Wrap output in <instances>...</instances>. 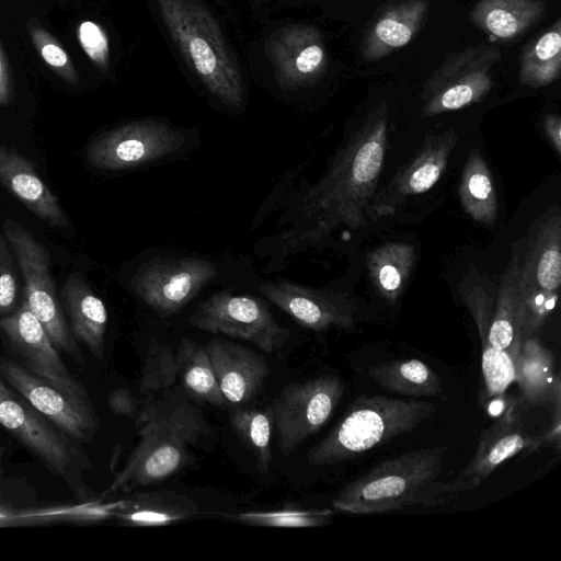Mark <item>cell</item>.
<instances>
[{
  "instance_id": "obj_25",
  "label": "cell",
  "mask_w": 561,
  "mask_h": 561,
  "mask_svg": "<svg viewBox=\"0 0 561 561\" xmlns=\"http://www.w3.org/2000/svg\"><path fill=\"white\" fill-rule=\"evenodd\" d=\"M520 278L537 286L559 290L561 284V216L550 208L537 226L525 259Z\"/></svg>"
},
{
  "instance_id": "obj_23",
  "label": "cell",
  "mask_w": 561,
  "mask_h": 561,
  "mask_svg": "<svg viewBox=\"0 0 561 561\" xmlns=\"http://www.w3.org/2000/svg\"><path fill=\"white\" fill-rule=\"evenodd\" d=\"M546 13L545 0H479L469 20L493 41L511 42L530 31Z\"/></svg>"
},
{
  "instance_id": "obj_3",
  "label": "cell",
  "mask_w": 561,
  "mask_h": 561,
  "mask_svg": "<svg viewBox=\"0 0 561 561\" xmlns=\"http://www.w3.org/2000/svg\"><path fill=\"white\" fill-rule=\"evenodd\" d=\"M447 446L426 447L383 460L345 485L333 507L351 514H380L443 502L439 478Z\"/></svg>"
},
{
  "instance_id": "obj_28",
  "label": "cell",
  "mask_w": 561,
  "mask_h": 561,
  "mask_svg": "<svg viewBox=\"0 0 561 561\" xmlns=\"http://www.w3.org/2000/svg\"><path fill=\"white\" fill-rule=\"evenodd\" d=\"M561 73V20L534 37L522 50L518 79L531 88L547 87Z\"/></svg>"
},
{
  "instance_id": "obj_20",
  "label": "cell",
  "mask_w": 561,
  "mask_h": 561,
  "mask_svg": "<svg viewBox=\"0 0 561 561\" xmlns=\"http://www.w3.org/2000/svg\"><path fill=\"white\" fill-rule=\"evenodd\" d=\"M205 348L227 403L242 404L259 394L270 374L264 356L224 339L209 341Z\"/></svg>"
},
{
  "instance_id": "obj_2",
  "label": "cell",
  "mask_w": 561,
  "mask_h": 561,
  "mask_svg": "<svg viewBox=\"0 0 561 561\" xmlns=\"http://www.w3.org/2000/svg\"><path fill=\"white\" fill-rule=\"evenodd\" d=\"M136 421L139 442L106 493L156 484L176 474L191 461L187 447L209 434L201 411L176 392L147 401Z\"/></svg>"
},
{
  "instance_id": "obj_29",
  "label": "cell",
  "mask_w": 561,
  "mask_h": 561,
  "mask_svg": "<svg viewBox=\"0 0 561 561\" xmlns=\"http://www.w3.org/2000/svg\"><path fill=\"white\" fill-rule=\"evenodd\" d=\"M415 261V249L404 242H389L368 254L370 279L378 294L394 302L402 294Z\"/></svg>"
},
{
  "instance_id": "obj_46",
  "label": "cell",
  "mask_w": 561,
  "mask_h": 561,
  "mask_svg": "<svg viewBox=\"0 0 561 561\" xmlns=\"http://www.w3.org/2000/svg\"><path fill=\"white\" fill-rule=\"evenodd\" d=\"M256 1H262V0H256Z\"/></svg>"
},
{
  "instance_id": "obj_32",
  "label": "cell",
  "mask_w": 561,
  "mask_h": 561,
  "mask_svg": "<svg viewBox=\"0 0 561 561\" xmlns=\"http://www.w3.org/2000/svg\"><path fill=\"white\" fill-rule=\"evenodd\" d=\"M459 195L465 210L477 221L492 225L497 215V201L492 175L480 151H471L463 168Z\"/></svg>"
},
{
  "instance_id": "obj_24",
  "label": "cell",
  "mask_w": 561,
  "mask_h": 561,
  "mask_svg": "<svg viewBox=\"0 0 561 561\" xmlns=\"http://www.w3.org/2000/svg\"><path fill=\"white\" fill-rule=\"evenodd\" d=\"M201 514L198 504L171 490L140 491L121 502L115 514L128 526H167L193 518Z\"/></svg>"
},
{
  "instance_id": "obj_6",
  "label": "cell",
  "mask_w": 561,
  "mask_h": 561,
  "mask_svg": "<svg viewBox=\"0 0 561 561\" xmlns=\"http://www.w3.org/2000/svg\"><path fill=\"white\" fill-rule=\"evenodd\" d=\"M0 426L64 479L78 496H89L82 479L83 470L90 467L85 455L1 376Z\"/></svg>"
},
{
  "instance_id": "obj_17",
  "label": "cell",
  "mask_w": 561,
  "mask_h": 561,
  "mask_svg": "<svg viewBox=\"0 0 561 561\" xmlns=\"http://www.w3.org/2000/svg\"><path fill=\"white\" fill-rule=\"evenodd\" d=\"M260 291L308 329L324 331L331 327L351 329L354 325L353 307L341 295L287 280L265 283Z\"/></svg>"
},
{
  "instance_id": "obj_42",
  "label": "cell",
  "mask_w": 561,
  "mask_h": 561,
  "mask_svg": "<svg viewBox=\"0 0 561 561\" xmlns=\"http://www.w3.org/2000/svg\"><path fill=\"white\" fill-rule=\"evenodd\" d=\"M545 131L558 153L561 152V118L557 114L546 115L543 118Z\"/></svg>"
},
{
  "instance_id": "obj_36",
  "label": "cell",
  "mask_w": 561,
  "mask_h": 561,
  "mask_svg": "<svg viewBox=\"0 0 561 561\" xmlns=\"http://www.w3.org/2000/svg\"><path fill=\"white\" fill-rule=\"evenodd\" d=\"M331 510H305L295 505L285 506L276 511L245 512L233 515V519L241 523L284 528H307L328 525L332 519Z\"/></svg>"
},
{
  "instance_id": "obj_21",
  "label": "cell",
  "mask_w": 561,
  "mask_h": 561,
  "mask_svg": "<svg viewBox=\"0 0 561 561\" xmlns=\"http://www.w3.org/2000/svg\"><path fill=\"white\" fill-rule=\"evenodd\" d=\"M0 184L35 216L55 228L70 222L57 196L38 176L31 160L0 145Z\"/></svg>"
},
{
  "instance_id": "obj_4",
  "label": "cell",
  "mask_w": 561,
  "mask_h": 561,
  "mask_svg": "<svg viewBox=\"0 0 561 561\" xmlns=\"http://www.w3.org/2000/svg\"><path fill=\"white\" fill-rule=\"evenodd\" d=\"M162 21L192 72L222 104L240 108L244 83L238 60L199 0H157Z\"/></svg>"
},
{
  "instance_id": "obj_33",
  "label": "cell",
  "mask_w": 561,
  "mask_h": 561,
  "mask_svg": "<svg viewBox=\"0 0 561 561\" xmlns=\"http://www.w3.org/2000/svg\"><path fill=\"white\" fill-rule=\"evenodd\" d=\"M229 424L253 453L257 469L262 473H268L272 460L273 430L271 407L267 409H238L230 414Z\"/></svg>"
},
{
  "instance_id": "obj_37",
  "label": "cell",
  "mask_w": 561,
  "mask_h": 561,
  "mask_svg": "<svg viewBox=\"0 0 561 561\" xmlns=\"http://www.w3.org/2000/svg\"><path fill=\"white\" fill-rule=\"evenodd\" d=\"M28 33L33 46L50 69L66 82L78 83L79 77L72 60L55 36L36 22L28 24Z\"/></svg>"
},
{
  "instance_id": "obj_38",
  "label": "cell",
  "mask_w": 561,
  "mask_h": 561,
  "mask_svg": "<svg viewBox=\"0 0 561 561\" xmlns=\"http://www.w3.org/2000/svg\"><path fill=\"white\" fill-rule=\"evenodd\" d=\"M77 38L95 67L106 72L110 64V45L104 28L93 21H82L77 27Z\"/></svg>"
},
{
  "instance_id": "obj_5",
  "label": "cell",
  "mask_w": 561,
  "mask_h": 561,
  "mask_svg": "<svg viewBox=\"0 0 561 561\" xmlns=\"http://www.w3.org/2000/svg\"><path fill=\"white\" fill-rule=\"evenodd\" d=\"M427 401L360 396L334 428L307 454L311 466L336 465L409 433L436 412Z\"/></svg>"
},
{
  "instance_id": "obj_44",
  "label": "cell",
  "mask_w": 561,
  "mask_h": 561,
  "mask_svg": "<svg viewBox=\"0 0 561 561\" xmlns=\"http://www.w3.org/2000/svg\"><path fill=\"white\" fill-rule=\"evenodd\" d=\"M8 526L4 522L0 520V527Z\"/></svg>"
},
{
  "instance_id": "obj_26",
  "label": "cell",
  "mask_w": 561,
  "mask_h": 561,
  "mask_svg": "<svg viewBox=\"0 0 561 561\" xmlns=\"http://www.w3.org/2000/svg\"><path fill=\"white\" fill-rule=\"evenodd\" d=\"M512 359L524 400L529 404L553 403L561 382L560 374L553 371L552 353L529 335L522 339Z\"/></svg>"
},
{
  "instance_id": "obj_19",
  "label": "cell",
  "mask_w": 561,
  "mask_h": 561,
  "mask_svg": "<svg viewBox=\"0 0 561 561\" xmlns=\"http://www.w3.org/2000/svg\"><path fill=\"white\" fill-rule=\"evenodd\" d=\"M432 0H389L378 8L359 43L364 61L380 60L407 46L428 19Z\"/></svg>"
},
{
  "instance_id": "obj_1",
  "label": "cell",
  "mask_w": 561,
  "mask_h": 561,
  "mask_svg": "<svg viewBox=\"0 0 561 561\" xmlns=\"http://www.w3.org/2000/svg\"><path fill=\"white\" fill-rule=\"evenodd\" d=\"M387 114L382 101L337 151L323 178L302 196L293 224L268 239L263 250L271 264L319 244L339 228L367 225L386 154Z\"/></svg>"
},
{
  "instance_id": "obj_43",
  "label": "cell",
  "mask_w": 561,
  "mask_h": 561,
  "mask_svg": "<svg viewBox=\"0 0 561 561\" xmlns=\"http://www.w3.org/2000/svg\"><path fill=\"white\" fill-rule=\"evenodd\" d=\"M41 513L37 512H19L0 503V520L4 522L8 526L19 523L21 519L38 518Z\"/></svg>"
},
{
  "instance_id": "obj_12",
  "label": "cell",
  "mask_w": 561,
  "mask_h": 561,
  "mask_svg": "<svg viewBox=\"0 0 561 561\" xmlns=\"http://www.w3.org/2000/svg\"><path fill=\"white\" fill-rule=\"evenodd\" d=\"M0 376L75 442L94 438L100 422L90 398L71 396L7 357H0Z\"/></svg>"
},
{
  "instance_id": "obj_16",
  "label": "cell",
  "mask_w": 561,
  "mask_h": 561,
  "mask_svg": "<svg viewBox=\"0 0 561 561\" xmlns=\"http://www.w3.org/2000/svg\"><path fill=\"white\" fill-rule=\"evenodd\" d=\"M457 140L458 135L453 129L427 136L414 158L397 172L385 190L374 196V218L393 214L408 196L432 188L444 172Z\"/></svg>"
},
{
  "instance_id": "obj_39",
  "label": "cell",
  "mask_w": 561,
  "mask_h": 561,
  "mask_svg": "<svg viewBox=\"0 0 561 561\" xmlns=\"http://www.w3.org/2000/svg\"><path fill=\"white\" fill-rule=\"evenodd\" d=\"M18 283L9 242L0 230V316L5 317L16 308Z\"/></svg>"
},
{
  "instance_id": "obj_45",
  "label": "cell",
  "mask_w": 561,
  "mask_h": 561,
  "mask_svg": "<svg viewBox=\"0 0 561 561\" xmlns=\"http://www.w3.org/2000/svg\"><path fill=\"white\" fill-rule=\"evenodd\" d=\"M2 459V449H0V461Z\"/></svg>"
},
{
  "instance_id": "obj_14",
  "label": "cell",
  "mask_w": 561,
  "mask_h": 561,
  "mask_svg": "<svg viewBox=\"0 0 561 561\" xmlns=\"http://www.w3.org/2000/svg\"><path fill=\"white\" fill-rule=\"evenodd\" d=\"M0 331L28 370L71 396L89 398L84 386L67 369L43 325L24 301L12 313L0 318Z\"/></svg>"
},
{
  "instance_id": "obj_9",
  "label": "cell",
  "mask_w": 561,
  "mask_h": 561,
  "mask_svg": "<svg viewBox=\"0 0 561 561\" xmlns=\"http://www.w3.org/2000/svg\"><path fill=\"white\" fill-rule=\"evenodd\" d=\"M345 386L336 375L288 383L271 405L280 454L288 457L317 433L339 405Z\"/></svg>"
},
{
  "instance_id": "obj_35",
  "label": "cell",
  "mask_w": 561,
  "mask_h": 561,
  "mask_svg": "<svg viewBox=\"0 0 561 561\" xmlns=\"http://www.w3.org/2000/svg\"><path fill=\"white\" fill-rule=\"evenodd\" d=\"M176 377L175 354L167 345L152 341L142 362L139 382L140 393L150 401L157 392L172 386Z\"/></svg>"
},
{
  "instance_id": "obj_40",
  "label": "cell",
  "mask_w": 561,
  "mask_h": 561,
  "mask_svg": "<svg viewBox=\"0 0 561 561\" xmlns=\"http://www.w3.org/2000/svg\"><path fill=\"white\" fill-rule=\"evenodd\" d=\"M108 407L114 414L127 416L135 421L141 410L137 399L125 388H117L108 394Z\"/></svg>"
},
{
  "instance_id": "obj_15",
  "label": "cell",
  "mask_w": 561,
  "mask_h": 561,
  "mask_svg": "<svg viewBox=\"0 0 561 561\" xmlns=\"http://www.w3.org/2000/svg\"><path fill=\"white\" fill-rule=\"evenodd\" d=\"M264 54L283 90L318 81L328 66L323 35L308 24H290L273 32L264 42Z\"/></svg>"
},
{
  "instance_id": "obj_8",
  "label": "cell",
  "mask_w": 561,
  "mask_h": 561,
  "mask_svg": "<svg viewBox=\"0 0 561 561\" xmlns=\"http://www.w3.org/2000/svg\"><path fill=\"white\" fill-rule=\"evenodd\" d=\"M501 58L500 47L494 43H479L446 55L424 84L423 116L482 101L493 88L492 70Z\"/></svg>"
},
{
  "instance_id": "obj_18",
  "label": "cell",
  "mask_w": 561,
  "mask_h": 561,
  "mask_svg": "<svg viewBox=\"0 0 561 561\" xmlns=\"http://www.w3.org/2000/svg\"><path fill=\"white\" fill-rule=\"evenodd\" d=\"M533 438L514 408L508 409L481 433L471 460L453 482L446 483V493L455 494L479 488L497 467L528 448Z\"/></svg>"
},
{
  "instance_id": "obj_41",
  "label": "cell",
  "mask_w": 561,
  "mask_h": 561,
  "mask_svg": "<svg viewBox=\"0 0 561 561\" xmlns=\"http://www.w3.org/2000/svg\"><path fill=\"white\" fill-rule=\"evenodd\" d=\"M12 100V83L8 59L0 43V106Z\"/></svg>"
},
{
  "instance_id": "obj_34",
  "label": "cell",
  "mask_w": 561,
  "mask_h": 561,
  "mask_svg": "<svg viewBox=\"0 0 561 561\" xmlns=\"http://www.w3.org/2000/svg\"><path fill=\"white\" fill-rule=\"evenodd\" d=\"M558 290H549L519 278L518 329L522 339L534 335L553 312Z\"/></svg>"
},
{
  "instance_id": "obj_7",
  "label": "cell",
  "mask_w": 561,
  "mask_h": 561,
  "mask_svg": "<svg viewBox=\"0 0 561 561\" xmlns=\"http://www.w3.org/2000/svg\"><path fill=\"white\" fill-rule=\"evenodd\" d=\"M2 231L18 259L24 279L23 301L41 322L56 350L84 366V356L57 296L47 249L11 218L3 221Z\"/></svg>"
},
{
  "instance_id": "obj_30",
  "label": "cell",
  "mask_w": 561,
  "mask_h": 561,
  "mask_svg": "<svg viewBox=\"0 0 561 561\" xmlns=\"http://www.w3.org/2000/svg\"><path fill=\"white\" fill-rule=\"evenodd\" d=\"M369 376L388 391L410 397H433L442 392L439 376L420 359L385 362L369 367Z\"/></svg>"
},
{
  "instance_id": "obj_22",
  "label": "cell",
  "mask_w": 561,
  "mask_h": 561,
  "mask_svg": "<svg viewBox=\"0 0 561 561\" xmlns=\"http://www.w3.org/2000/svg\"><path fill=\"white\" fill-rule=\"evenodd\" d=\"M64 312L75 339L102 360L105 353L107 310L81 275L70 274L59 293Z\"/></svg>"
},
{
  "instance_id": "obj_10",
  "label": "cell",
  "mask_w": 561,
  "mask_h": 561,
  "mask_svg": "<svg viewBox=\"0 0 561 561\" xmlns=\"http://www.w3.org/2000/svg\"><path fill=\"white\" fill-rule=\"evenodd\" d=\"M188 322L203 331L250 342L267 353L279 351L290 335L264 301L228 291L215 293L201 302Z\"/></svg>"
},
{
  "instance_id": "obj_31",
  "label": "cell",
  "mask_w": 561,
  "mask_h": 561,
  "mask_svg": "<svg viewBox=\"0 0 561 561\" xmlns=\"http://www.w3.org/2000/svg\"><path fill=\"white\" fill-rule=\"evenodd\" d=\"M175 356L178 377L192 398L216 407L227 403L205 346L183 339Z\"/></svg>"
},
{
  "instance_id": "obj_11",
  "label": "cell",
  "mask_w": 561,
  "mask_h": 561,
  "mask_svg": "<svg viewBox=\"0 0 561 561\" xmlns=\"http://www.w3.org/2000/svg\"><path fill=\"white\" fill-rule=\"evenodd\" d=\"M217 275V266L203 257H157L140 264L130 287L154 312L167 318L180 311Z\"/></svg>"
},
{
  "instance_id": "obj_27",
  "label": "cell",
  "mask_w": 561,
  "mask_h": 561,
  "mask_svg": "<svg viewBox=\"0 0 561 561\" xmlns=\"http://www.w3.org/2000/svg\"><path fill=\"white\" fill-rule=\"evenodd\" d=\"M520 271V254L514 249L497 291L488 335L489 344L494 350L508 352L511 356L522 341L518 329Z\"/></svg>"
},
{
  "instance_id": "obj_13",
  "label": "cell",
  "mask_w": 561,
  "mask_h": 561,
  "mask_svg": "<svg viewBox=\"0 0 561 561\" xmlns=\"http://www.w3.org/2000/svg\"><path fill=\"white\" fill-rule=\"evenodd\" d=\"M184 144L185 136L164 123L131 122L94 138L87 149V161L102 170H123L164 158Z\"/></svg>"
}]
</instances>
